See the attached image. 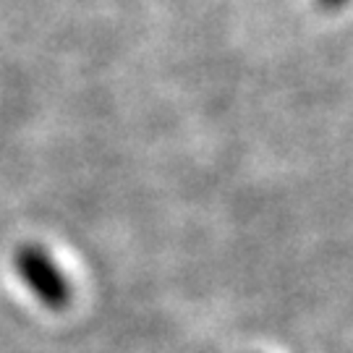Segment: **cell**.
<instances>
[{
  "mask_svg": "<svg viewBox=\"0 0 353 353\" xmlns=\"http://www.w3.org/2000/svg\"><path fill=\"white\" fill-rule=\"evenodd\" d=\"M325 8H341V6H345L348 0H319Z\"/></svg>",
  "mask_w": 353,
  "mask_h": 353,
  "instance_id": "cell-2",
  "label": "cell"
},
{
  "mask_svg": "<svg viewBox=\"0 0 353 353\" xmlns=\"http://www.w3.org/2000/svg\"><path fill=\"white\" fill-rule=\"evenodd\" d=\"M13 267L24 285L52 312L71 303V283L50 254L37 243H24L13 254Z\"/></svg>",
  "mask_w": 353,
  "mask_h": 353,
  "instance_id": "cell-1",
  "label": "cell"
}]
</instances>
